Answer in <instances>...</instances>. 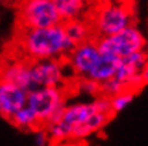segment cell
<instances>
[{
	"label": "cell",
	"instance_id": "6da1fadb",
	"mask_svg": "<svg viewBox=\"0 0 148 146\" xmlns=\"http://www.w3.org/2000/svg\"><path fill=\"white\" fill-rule=\"evenodd\" d=\"M74 47L63 23L49 27H17L14 37L16 55L27 61L46 58H66Z\"/></svg>",
	"mask_w": 148,
	"mask_h": 146
},
{
	"label": "cell",
	"instance_id": "7a4b0ae2",
	"mask_svg": "<svg viewBox=\"0 0 148 146\" xmlns=\"http://www.w3.org/2000/svg\"><path fill=\"white\" fill-rule=\"evenodd\" d=\"M110 96L97 95L92 101H81L64 105L58 119L70 132V142L86 141L100 132L112 116Z\"/></svg>",
	"mask_w": 148,
	"mask_h": 146
},
{
	"label": "cell",
	"instance_id": "3957f363",
	"mask_svg": "<svg viewBox=\"0 0 148 146\" xmlns=\"http://www.w3.org/2000/svg\"><path fill=\"white\" fill-rule=\"evenodd\" d=\"M94 38L114 34L134 24V12L130 0H100L88 13Z\"/></svg>",
	"mask_w": 148,
	"mask_h": 146
},
{
	"label": "cell",
	"instance_id": "277c9868",
	"mask_svg": "<svg viewBox=\"0 0 148 146\" xmlns=\"http://www.w3.org/2000/svg\"><path fill=\"white\" fill-rule=\"evenodd\" d=\"M66 99V87H36L27 91L26 105L36 113L43 126L60 115Z\"/></svg>",
	"mask_w": 148,
	"mask_h": 146
},
{
	"label": "cell",
	"instance_id": "5b68a950",
	"mask_svg": "<svg viewBox=\"0 0 148 146\" xmlns=\"http://www.w3.org/2000/svg\"><path fill=\"white\" fill-rule=\"evenodd\" d=\"M17 27H49L63 23L53 0H16Z\"/></svg>",
	"mask_w": 148,
	"mask_h": 146
},
{
	"label": "cell",
	"instance_id": "8992f818",
	"mask_svg": "<svg viewBox=\"0 0 148 146\" xmlns=\"http://www.w3.org/2000/svg\"><path fill=\"white\" fill-rule=\"evenodd\" d=\"M95 41L101 53L114 55L120 60L134 54L137 51L145 50V44H147L145 37L143 36V33L134 24H131L114 34L98 37L95 38Z\"/></svg>",
	"mask_w": 148,
	"mask_h": 146
},
{
	"label": "cell",
	"instance_id": "52a82bcc",
	"mask_svg": "<svg viewBox=\"0 0 148 146\" xmlns=\"http://www.w3.org/2000/svg\"><path fill=\"white\" fill-rule=\"evenodd\" d=\"M101 57L103 53L98 48L95 38H90L75 44L64 60L74 78H91Z\"/></svg>",
	"mask_w": 148,
	"mask_h": 146
},
{
	"label": "cell",
	"instance_id": "ba28073f",
	"mask_svg": "<svg viewBox=\"0 0 148 146\" xmlns=\"http://www.w3.org/2000/svg\"><path fill=\"white\" fill-rule=\"evenodd\" d=\"M69 71L70 70H69L64 58H46V60L30 61L32 88L66 87Z\"/></svg>",
	"mask_w": 148,
	"mask_h": 146
},
{
	"label": "cell",
	"instance_id": "9c48e42d",
	"mask_svg": "<svg viewBox=\"0 0 148 146\" xmlns=\"http://www.w3.org/2000/svg\"><path fill=\"white\" fill-rule=\"evenodd\" d=\"M27 102V90L14 82L0 78V116L10 118Z\"/></svg>",
	"mask_w": 148,
	"mask_h": 146
},
{
	"label": "cell",
	"instance_id": "30bf717a",
	"mask_svg": "<svg viewBox=\"0 0 148 146\" xmlns=\"http://www.w3.org/2000/svg\"><path fill=\"white\" fill-rule=\"evenodd\" d=\"M0 78L14 82L24 90L32 88V79H30V61L24 58H13L10 61H1L0 62Z\"/></svg>",
	"mask_w": 148,
	"mask_h": 146
},
{
	"label": "cell",
	"instance_id": "8fae6325",
	"mask_svg": "<svg viewBox=\"0 0 148 146\" xmlns=\"http://www.w3.org/2000/svg\"><path fill=\"white\" fill-rule=\"evenodd\" d=\"M61 21L74 18H87L94 0H53Z\"/></svg>",
	"mask_w": 148,
	"mask_h": 146
},
{
	"label": "cell",
	"instance_id": "7c38bea8",
	"mask_svg": "<svg viewBox=\"0 0 148 146\" xmlns=\"http://www.w3.org/2000/svg\"><path fill=\"white\" fill-rule=\"evenodd\" d=\"M64 30L67 33V36L70 37V40L73 41V44H78L83 41H87L90 38H94L92 36V30L90 26L88 18H74L63 23Z\"/></svg>",
	"mask_w": 148,
	"mask_h": 146
},
{
	"label": "cell",
	"instance_id": "4fadbf2b",
	"mask_svg": "<svg viewBox=\"0 0 148 146\" xmlns=\"http://www.w3.org/2000/svg\"><path fill=\"white\" fill-rule=\"evenodd\" d=\"M10 122L21 130H29V132H34L38 128H41V124L36 116V113L30 109L27 105L21 107L20 109L10 118Z\"/></svg>",
	"mask_w": 148,
	"mask_h": 146
},
{
	"label": "cell",
	"instance_id": "5bb4252c",
	"mask_svg": "<svg viewBox=\"0 0 148 146\" xmlns=\"http://www.w3.org/2000/svg\"><path fill=\"white\" fill-rule=\"evenodd\" d=\"M135 96V92L134 91H121L115 95L110 96V104H111V109H112V113H117V112H121L124 111L130 104L132 102Z\"/></svg>",
	"mask_w": 148,
	"mask_h": 146
},
{
	"label": "cell",
	"instance_id": "9a60e30c",
	"mask_svg": "<svg viewBox=\"0 0 148 146\" xmlns=\"http://www.w3.org/2000/svg\"><path fill=\"white\" fill-rule=\"evenodd\" d=\"M77 88L80 92L94 98L101 94V85L90 78H77Z\"/></svg>",
	"mask_w": 148,
	"mask_h": 146
},
{
	"label": "cell",
	"instance_id": "2e32d148",
	"mask_svg": "<svg viewBox=\"0 0 148 146\" xmlns=\"http://www.w3.org/2000/svg\"><path fill=\"white\" fill-rule=\"evenodd\" d=\"M34 132H36V143H38V145H47V143H50L49 135L46 133V130L43 129V126L38 128L37 130H34Z\"/></svg>",
	"mask_w": 148,
	"mask_h": 146
},
{
	"label": "cell",
	"instance_id": "e0dca14e",
	"mask_svg": "<svg viewBox=\"0 0 148 146\" xmlns=\"http://www.w3.org/2000/svg\"><path fill=\"white\" fill-rule=\"evenodd\" d=\"M140 77H141L143 85L148 84V58L145 60V62H144V65H143V68H141V71H140Z\"/></svg>",
	"mask_w": 148,
	"mask_h": 146
}]
</instances>
